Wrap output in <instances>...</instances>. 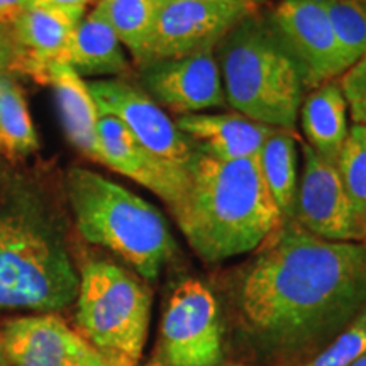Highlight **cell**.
<instances>
[{"label": "cell", "instance_id": "20", "mask_svg": "<svg viewBox=\"0 0 366 366\" xmlns=\"http://www.w3.org/2000/svg\"><path fill=\"white\" fill-rule=\"evenodd\" d=\"M299 148L300 139L295 131L273 127L258 154L263 180L283 222L294 219L299 189Z\"/></svg>", "mask_w": 366, "mask_h": 366}, {"label": "cell", "instance_id": "1", "mask_svg": "<svg viewBox=\"0 0 366 366\" xmlns=\"http://www.w3.org/2000/svg\"><path fill=\"white\" fill-rule=\"evenodd\" d=\"M234 309L256 360L304 365L366 309V242L327 241L285 221L239 272Z\"/></svg>", "mask_w": 366, "mask_h": 366}, {"label": "cell", "instance_id": "6", "mask_svg": "<svg viewBox=\"0 0 366 366\" xmlns=\"http://www.w3.org/2000/svg\"><path fill=\"white\" fill-rule=\"evenodd\" d=\"M151 297L134 273L107 259L86 263L76 295V326L107 366H137L148 341Z\"/></svg>", "mask_w": 366, "mask_h": 366}, {"label": "cell", "instance_id": "18", "mask_svg": "<svg viewBox=\"0 0 366 366\" xmlns=\"http://www.w3.org/2000/svg\"><path fill=\"white\" fill-rule=\"evenodd\" d=\"M300 124L305 143L320 157L337 163L347 132V104L340 79L309 90L300 105Z\"/></svg>", "mask_w": 366, "mask_h": 366}, {"label": "cell", "instance_id": "19", "mask_svg": "<svg viewBox=\"0 0 366 366\" xmlns=\"http://www.w3.org/2000/svg\"><path fill=\"white\" fill-rule=\"evenodd\" d=\"M66 65L81 76L126 79L132 73L121 41L95 9L89 16H84L76 26L68 49Z\"/></svg>", "mask_w": 366, "mask_h": 366}, {"label": "cell", "instance_id": "36", "mask_svg": "<svg viewBox=\"0 0 366 366\" xmlns=\"http://www.w3.org/2000/svg\"><path fill=\"white\" fill-rule=\"evenodd\" d=\"M363 59H366V56H365V58H363Z\"/></svg>", "mask_w": 366, "mask_h": 366}, {"label": "cell", "instance_id": "22", "mask_svg": "<svg viewBox=\"0 0 366 366\" xmlns=\"http://www.w3.org/2000/svg\"><path fill=\"white\" fill-rule=\"evenodd\" d=\"M159 0H100L95 7L132 54L136 65L144 56L153 33Z\"/></svg>", "mask_w": 366, "mask_h": 366}, {"label": "cell", "instance_id": "5", "mask_svg": "<svg viewBox=\"0 0 366 366\" xmlns=\"http://www.w3.org/2000/svg\"><path fill=\"white\" fill-rule=\"evenodd\" d=\"M79 287L61 237L33 202L0 209V310H61Z\"/></svg>", "mask_w": 366, "mask_h": 366}, {"label": "cell", "instance_id": "15", "mask_svg": "<svg viewBox=\"0 0 366 366\" xmlns=\"http://www.w3.org/2000/svg\"><path fill=\"white\" fill-rule=\"evenodd\" d=\"M85 11L27 7L12 24V38L21 49L17 71L29 73L44 84L46 68L66 63L73 34Z\"/></svg>", "mask_w": 366, "mask_h": 366}, {"label": "cell", "instance_id": "31", "mask_svg": "<svg viewBox=\"0 0 366 366\" xmlns=\"http://www.w3.org/2000/svg\"><path fill=\"white\" fill-rule=\"evenodd\" d=\"M0 366H9L6 355H4V347H2V337H0Z\"/></svg>", "mask_w": 366, "mask_h": 366}, {"label": "cell", "instance_id": "16", "mask_svg": "<svg viewBox=\"0 0 366 366\" xmlns=\"http://www.w3.org/2000/svg\"><path fill=\"white\" fill-rule=\"evenodd\" d=\"M175 124L189 137L197 153L217 159L258 158L264 139L273 129L237 112L185 114Z\"/></svg>", "mask_w": 366, "mask_h": 366}, {"label": "cell", "instance_id": "30", "mask_svg": "<svg viewBox=\"0 0 366 366\" xmlns=\"http://www.w3.org/2000/svg\"><path fill=\"white\" fill-rule=\"evenodd\" d=\"M226 2H242V4H249V6L259 7L264 0H226Z\"/></svg>", "mask_w": 366, "mask_h": 366}, {"label": "cell", "instance_id": "7", "mask_svg": "<svg viewBox=\"0 0 366 366\" xmlns=\"http://www.w3.org/2000/svg\"><path fill=\"white\" fill-rule=\"evenodd\" d=\"M157 356L158 366H221V310L204 282L187 278L173 288L159 324Z\"/></svg>", "mask_w": 366, "mask_h": 366}, {"label": "cell", "instance_id": "27", "mask_svg": "<svg viewBox=\"0 0 366 366\" xmlns=\"http://www.w3.org/2000/svg\"><path fill=\"white\" fill-rule=\"evenodd\" d=\"M21 49L16 41L12 38L11 31L0 36V75L4 73H14L17 70V63H19Z\"/></svg>", "mask_w": 366, "mask_h": 366}, {"label": "cell", "instance_id": "32", "mask_svg": "<svg viewBox=\"0 0 366 366\" xmlns=\"http://www.w3.org/2000/svg\"><path fill=\"white\" fill-rule=\"evenodd\" d=\"M351 366H366V353H365L363 356H361V358H358V360H356V361H355V363H353V365H351Z\"/></svg>", "mask_w": 366, "mask_h": 366}, {"label": "cell", "instance_id": "4", "mask_svg": "<svg viewBox=\"0 0 366 366\" xmlns=\"http://www.w3.org/2000/svg\"><path fill=\"white\" fill-rule=\"evenodd\" d=\"M227 107L253 121L295 131L304 84L295 61L256 9L217 44Z\"/></svg>", "mask_w": 366, "mask_h": 366}, {"label": "cell", "instance_id": "33", "mask_svg": "<svg viewBox=\"0 0 366 366\" xmlns=\"http://www.w3.org/2000/svg\"><path fill=\"white\" fill-rule=\"evenodd\" d=\"M90 366H107V363H105V361L102 360V356H99V358H97V360H95V361H94V363H92Z\"/></svg>", "mask_w": 366, "mask_h": 366}, {"label": "cell", "instance_id": "3", "mask_svg": "<svg viewBox=\"0 0 366 366\" xmlns=\"http://www.w3.org/2000/svg\"><path fill=\"white\" fill-rule=\"evenodd\" d=\"M65 189L84 239L119 256L144 280H157L177 251L163 214L134 192L86 168H70Z\"/></svg>", "mask_w": 366, "mask_h": 366}, {"label": "cell", "instance_id": "23", "mask_svg": "<svg viewBox=\"0 0 366 366\" xmlns=\"http://www.w3.org/2000/svg\"><path fill=\"white\" fill-rule=\"evenodd\" d=\"M355 221L366 239V126L353 124L337 158Z\"/></svg>", "mask_w": 366, "mask_h": 366}, {"label": "cell", "instance_id": "26", "mask_svg": "<svg viewBox=\"0 0 366 366\" xmlns=\"http://www.w3.org/2000/svg\"><path fill=\"white\" fill-rule=\"evenodd\" d=\"M355 124L366 126V59L351 66L340 79Z\"/></svg>", "mask_w": 366, "mask_h": 366}, {"label": "cell", "instance_id": "17", "mask_svg": "<svg viewBox=\"0 0 366 366\" xmlns=\"http://www.w3.org/2000/svg\"><path fill=\"white\" fill-rule=\"evenodd\" d=\"M44 84L51 85L68 141L92 162L99 163V107L89 85L70 65L53 63L46 68Z\"/></svg>", "mask_w": 366, "mask_h": 366}, {"label": "cell", "instance_id": "35", "mask_svg": "<svg viewBox=\"0 0 366 366\" xmlns=\"http://www.w3.org/2000/svg\"><path fill=\"white\" fill-rule=\"evenodd\" d=\"M231 366H241V365H231Z\"/></svg>", "mask_w": 366, "mask_h": 366}, {"label": "cell", "instance_id": "9", "mask_svg": "<svg viewBox=\"0 0 366 366\" xmlns=\"http://www.w3.org/2000/svg\"><path fill=\"white\" fill-rule=\"evenodd\" d=\"M259 7L226 0H159L153 33L137 66L163 58L216 51L224 36Z\"/></svg>", "mask_w": 366, "mask_h": 366}, {"label": "cell", "instance_id": "2", "mask_svg": "<svg viewBox=\"0 0 366 366\" xmlns=\"http://www.w3.org/2000/svg\"><path fill=\"white\" fill-rule=\"evenodd\" d=\"M170 212L205 263L253 253L283 224L258 158L217 159L197 153Z\"/></svg>", "mask_w": 366, "mask_h": 366}, {"label": "cell", "instance_id": "14", "mask_svg": "<svg viewBox=\"0 0 366 366\" xmlns=\"http://www.w3.org/2000/svg\"><path fill=\"white\" fill-rule=\"evenodd\" d=\"M99 163L159 197L167 207L177 202L187 185V175L172 170L137 143L131 131L109 114H100L97 124Z\"/></svg>", "mask_w": 366, "mask_h": 366}, {"label": "cell", "instance_id": "21", "mask_svg": "<svg viewBox=\"0 0 366 366\" xmlns=\"http://www.w3.org/2000/svg\"><path fill=\"white\" fill-rule=\"evenodd\" d=\"M39 139L22 86L14 73L0 75V157L19 162L38 151Z\"/></svg>", "mask_w": 366, "mask_h": 366}, {"label": "cell", "instance_id": "8", "mask_svg": "<svg viewBox=\"0 0 366 366\" xmlns=\"http://www.w3.org/2000/svg\"><path fill=\"white\" fill-rule=\"evenodd\" d=\"M100 114L117 117L137 143L172 170L189 173L195 148L178 129L175 119L164 112L141 86L126 79H99L86 81Z\"/></svg>", "mask_w": 366, "mask_h": 366}, {"label": "cell", "instance_id": "34", "mask_svg": "<svg viewBox=\"0 0 366 366\" xmlns=\"http://www.w3.org/2000/svg\"><path fill=\"white\" fill-rule=\"evenodd\" d=\"M7 26H2V24H0V36H2V34H6L7 33Z\"/></svg>", "mask_w": 366, "mask_h": 366}, {"label": "cell", "instance_id": "25", "mask_svg": "<svg viewBox=\"0 0 366 366\" xmlns=\"http://www.w3.org/2000/svg\"><path fill=\"white\" fill-rule=\"evenodd\" d=\"M366 353V309L314 358L299 366H351Z\"/></svg>", "mask_w": 366, "mask_h": 366}, {"label": "cell", "instance_id": "13", "mask_svg": "<svg viewBox=\"0 0 366 366\" xmlns=\"http://www.w3.org/2000/svg\"><path fill=\"white\" fill-rule=\"evenodd\" d=\"M0 337L9 366H90L100 356L53 312L9 319Z\"/></svg>", "mask_w": 366, "mask_h": 366}, {"label": "cell", "instance_id": "12", "mask_svg": "<svg viewBox=\"0 0 366 366\" xmlns=\"http://www.w3.org/2000/svg\"><path fill=\"white\" fill-rule=\"evenodd\" d=\"M141 89L177 116L227 107L214 51L163 58L139 66Z\"/></svg>", "mask_w": 366, "mask_h": 366}, {"label": "cell", "instance_id": "24", "mask_svg": "<svg viewBox=\"0 0 366 366\" xmlns=\"http://www.w3.org/2000/svg\"><path fill=\"white\" fill-rule=\"evenodd\" d=\"M346 71L366 56V0H326Z\"/></svg>", "mask_w": 366, "mask_h": 366}, {"label": "cell", "instance_id": "11", "mask_svg": "<svg viewBox=\"0 0 366 366\" xmlns=\"http://www.w3.org/2000/svg\"><path fill=\"white\" fill-rule=\"evenodd\" d=\"M304 168L297 189L294 219L310 234L327 241L366 242L355 221L337 163L300 144Z\"/></svg>", "mask_w": 366, "mask_h": 366}, {"label": "cell", "instance_id": "10", "mask_svg": "<svg viewBox=\"0 0 366 366\" xmlns=\"http://www.w3.org/2000/svg\"><path fill=\"white\" fill-rule=\"evenodd\" d=\"M274 34L295 61L305 90L346 73L326 0H280L267 14Z\"/></svg>", "mask_w": 366, "mask_h": 366}, {"label": "cell", "instance_id": "28", "mask_svg": "<svg viewBox=\"0 0 366 366\" xmlns=\"http://www.w3.org/2000/svg\"><path fill=\"white\" fill-rule=\"evenodd\" d=\"M29 6V0H0V24L11 26Z\"/></svg>", "mask_w": 366, "mask_h": 366}, {"label": "cell", "instance_id": "29", "mask_svg": "<svg viewBox=\"0 0 366 366\" xmlns=\"http://www.w3.org/2000/svg\"><path fill=\"white\" fill-rule=\"evenodd\" d=\"M92 0H29L27 7L59 9V11H85Z\"/></svg>", "mask_w": 366, "mask_h": 366}]
</instances>
